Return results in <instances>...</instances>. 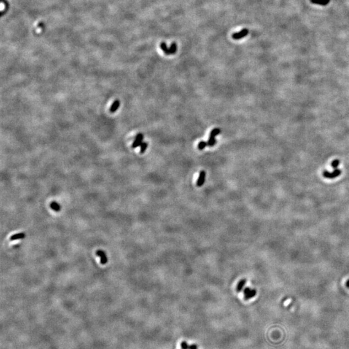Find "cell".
Segmentation results:
<instances>
[{
    "instance_id": "6da1fadb",
    "label": "cell",
    "mask_w": 349,
    "mask_h": 349,
    "mask_svg": "<svg viewBox=\"0 0 349 349\" xmlns=\"http://www.w3.org/2000/svg\"><path fill=\"white\" fill-rule=\"evenodd\" d=\"M161 48H162V50L164 52V53L166 54H173L174 53H175V52L176 51L177 49V47H176V44L173 43V44H171V47L170 48H168L167 45L165 44L164 42H162L161 45Z\"/></svg>"
},
{
    "instance_id": "7a4b0ae2",
    "label": "cell",
    "mask_w": 349,
    "mask_h": 349,
    "mask_svg": "<svg viewBox=\"0 0 349 349\" xmlns=\"http://www.w3.org/2000/svg\"><path fill=\"white\" fill-rule=\"evenodd\" d=\"M341 173V171L339 169H335L334 171L333 172H328L327 171H324L323 172V176L325 177L327 179H332L334 178H336V177L339 176Z\"/></svg>"
},
{
    "instance_id": "3957f363",
    "label": "cell",
    "mask_w": 349,
    "mask_h": 349,
    "mask_svg": "<svg viewBox=\"0 0 349 349\" xmlns=\"http://www.w3.org/2000/svg\"><path fill=\"white\" fill-rule=\"evenodd\" d=\"M256 293L257 291L255 290V289H252L249 287L245 288L244 290V295L245 300H249L250 299L253 298L255 296Z\"/></svg>"
},
{
    "instance_id": "277c9868",
    "label": "cell",
    "mask_w": 349,
    "mask_h": 349,
    "mask_svg": "<svg viewBox=\"0 0 349 349\" xmlns=\"http://www.w3.org/2000/svg\"><path fill=\"white\" fill-rule=\"evenodd\" d=\"M144 138V135L142 133H138L137 135L135 137V140H134V142L132 144V148H136L137 147H139L142 145V140Z\"/></svg>"
},
{
    "instance_id": "5b68a950",
    "label": "cell",
    "mask_w": 349,
    "mask_h": 349,
    "mask_svg": "<svg viewBox=\"0 0 349 349\" xmlns=\"http://www.w3.org/2000/svg\"><path fill=\"white\" fill-rule=\"evenodd\" d=\"M248 33H249L248 30L244 29L241 30L240 32L236 33H234V34H232V38L235 40H239L242 38L245 37V36L248 34Z\"/></svg>"
},
{
    "instance_id": "8992f818",
    "label": "cell",
    "mask_w": 349,
    "mask_h": 349,
    "mask_svg": "<svg viewBox=\"0 0 349 349\" xmlns=\"http://www.w3.org/2000/svg\"><path fill=\"white\" fill-rule=\"evenodd\" d=\"M206 175V172L204 171H200L198 180L197 181V184H196L198 187H201L202 186H203V184L205 182Z\"/></svg>"
},
{
    "instance_id": "52a82bcc",
    "label": "cell",
    "mask_w": 349,
    "mask_h": 349,
    "mask_svg": "<svg viewBox=\"0 0 349 349\" xmlns=\"http://www.w3.org/2000/svg\"><path fill=\"white\" fill-rule=\"evenodd\" d=\"M180 348L181 349H198V346L195 344L188 345L187 342L184 341L180 343Z\"/></svg>"
},
{
    "instance_id": "ba28073f",
    "label": "cell",
    "mask_w": 349,
    "mask_h": 349,
    "mask_svg": "<svg viewBox=\"0 0 349 349\" xmlns=\"http://www.w3.org/2000/svg\"><path fill=\"white\" fill-rule=\"evenodd\" d=\"M96 254V255L100 257V258H101V263H102V265L106 264L107 262V257H106L105 253H104L103 252H102V251L99 250V251H97Z\"/></svg>"
},
{
    "instance_id": "9c48e42d",
    "label": "cell",
    "mask_w": 349,
    "mask_h": 349,
    "mask_svg": "<svg viewBox=\"0 0 349 349\" xmlns=\"http://www.w3.org/2000/svg\"><path fill=\"white\" fill-rule=\"evenodd\" d=\"M120 106V102L119 100H115L112 104L111 108H110V112L111 113L116 112L117 111V109H118Z\"/></svg>"
},
{
    "instance_id": "30bf717a",
    "label": "cell",
    "mask_w": 349,
    "mask_h": 349,
    "mask_svg": "<svg viewBox=\"0 0 349 349\" xmlns=\"http://www.w3.org/2000/svg\"><path fill=\"white\" fill-rule=\"evenodd\" d=\"M246 283V279H241V280L239 281V282L238 283V284H237V291L238 292H241V291L242 290V289H243L244 286H245Z\"/></svg>"
},
{
    "instance_id": "8fae6325",
    "label": "cell",
    "mask_w": 349,
    "mask_h": 349,
    "mask_svg": "<svg viewBox=\"0 0 349 349\" xmlns=\"http://www.w3.org/2000/svg\"><path fill=\"white\" fill-rule=\"evenodd\" d=\"M311 2L314 4L321 5L323 6H325L330 3V0H310Z\"/></svg>"
},
{
    "instance_id": "7c38bea8",
    "label": "cell",
    "mask_w": 349,
    "mask_h": 349,
    "mask_svg": "<svg viewBox=\"0 0 349 349\" xmlns=\"http://www.w3.org/2000/svg\"><path fill=\"white\" fill-rule=\"evenodd\" d=\"M25 235L24 233H20V234H15L13 235V236H11L10 238V241H15V240H17V239H22L24 237H25Z\"/></svg>"
},
{
    "instance_id": "4fadbf2b",
    "label": "cell",
    "mask_w": 349,
    "mask_h": 349,
    "mask_svg": "<svg viewBox=\"0 0 349 349\" xmlns=\"http://www.w3.org/2000/svg\"><path fill=\"white\" fill-rule=\"evenodd\" d=\"M221 132V130L219 128H215V129H213L211 132H210V137H215L216 136H217L218 134H220V133Z\"/></svg>"
},
{
    "instance_id": "5bb4252c",
    "label": "cell",
    "mask_w": 349,
    "mask_h": 349,
    "mask_svg": "<svg viewBox=\"0 0 349 349\" xmlns=\"http://www.w3.org/2000/svg\"><path fill=\"white\" fill-rule=\"evenodd\" d=\"M216 139L215 137H210L209 140H208L207 141V146H210V147H213L214 145L216 144Z\"/></svg>"
},
{
    "instance_id": "9a60e30c",
    "label": "cell",
    "mask_w": 349,
    "mask_h": 349,
    "mask_svg": "<svg viewBox=\"0 0 349 349\" xmlns=\"http://www.w3.org/2000/svg\"><path fill=\"white\" fill-rule=\"evenodd\" d=\"M51 207L52 209L54 211H58L60 210V205L58 203H56V202H52V203L51 204Z\"/></svg>"
},
{
    "instance_id": "2e32d148",
    "label": "cell",
    "mask_w": 349,
    "mask_h": 349,
    "mask_svg": "<svg viewBox=\"0 0 349 349\" xmlns=\"http://www.w3.org/2000/svg\"><path fill=\"white\" fill-rule=\"evenodd\" d=\"M148 143L143 142L142 145H140V153H145L147 148H148Z\"/></svg>"
},
{
    "instance_id": "e0dca14e",
    "label": "cell",
    "mask_w": 349,
    "mask_h": 349,
    "mask_svg": "<svg viewBox=\"0 0 349 349\" xmlns=\"http://www.w3.org/2000/svg\"><path fill=\"white\" fill-rule=\"evenodd\" d=\"M206 146H207V143L206 142L204 141H201L199 142V145H198V148L200 150H203L204 149Z\"/></svg>"
},
{
    "instance_id": "ac0fdd59",
    "label": "cell",
    "mask_w": 349,
    "mask_h": 349,
    "mask_svg": "<svg viewBox=\"0 0 349 349\" xmlns=\"http://www.w3.org/2000/svg\"><path fill=\"white\" fill-rule=\"evenodd\" d=\"M339 161L338 160V159H335V160H334V161L332 162V164H331V165H332V167L334 169H337V168H338V166H339Z\"/></svg>"
},
{
    "instance_id": "d6986e66",
    "label": "cell",
    "mask_w": 349,
    "mask_h": 349,
    "mask_svg": "<svg viewBox=\"0 0 349 349\" xmlns=\"http://www.w3.org/2000/svg\"><path fill=\"white\" fill-rule=\"evenodd\" d=\"M346 285H347V287L348 288V289H349V279H348V280L347 281V283H346Z\"/></svg>"
}]
</instances>
